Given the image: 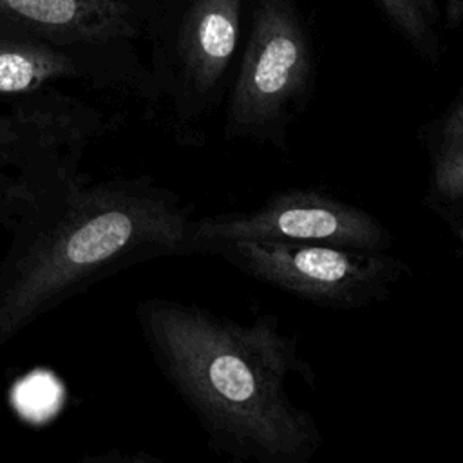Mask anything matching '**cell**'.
Segmentation results:
<instances>
[{
	"instance_id": "6da1fadb",
	"label": "cell",
	"mask_w": 463,
	"mask_h": 463,
	"mask_svg": "<svg viewBox=\"0 0 463 463\" xmlns=\"http://www.w3.org/2000/svg\"><path fill=\"white\" fill-rule=\"evenodd\" d=\"M137 320L212 449L235 461L313 459L320 429L286 387L293 374L313 380V369L273 315L239 324L195 304L150 298L137 306Z\"/></svg>"
},
{
	"instance_id": "7a4b0ae2",
	"label": "cell",
	"mask_w": 463,
	"mask_h": 463,
	"mask_svg": "<svg viewBox=\"0 0 463 463\" xmlns=\"http://www.w3.org/2000/svg\"><path fill=\"white\" fill-rule=\"evenodd\" d=\"M192 222L179 197L146 177L71 188L13 233L0 264V347L103 275L192 253Z\"/></svg>"
},
{
	"instance_id": "3957f363",
	"label": "cell",
	"mask_w": 463,
	"mask_h": 463,
	"mask_svg": "<svg viewBox=\"0 0 463 463\" xmlns=\"http://www.w3.org/2000/svg\"><path fill=\"white\" fill-rule=\"evenodd\" d=\"M56 87L0 107V226L11 233L81 183L83 150L105 128L103 112Z\"/></svg>"
},
{
	"instance_id": "277c9868",
	"label": "cell",
	"mask_w": 463,
	"mask_h": 463,
	"mask_svg": "<svg viewBox=\"0 0 463 463\" xmlns=\"http://www.w3.org/2000/svg\"><path fill=\"white\" fill-rule=\"evenodd\" d=\"M197 253L217 255L264 284L335 309L380 302L409 273V266L385 250L324 242L228 239L203 242Z\"/></svg>"
},
{
	"instance_id": "5b68a950",
	"label": "cell",
	"mask_w": 463,
	"mask_h": 463,
	"mask_svg": "<svg viewBox=\"0 0 463 463\" xmlns=\"http://www.w3.org/2000/svg\"><path fill=\"white\" fill-rule=\"evenodd\" d=\"M311 74V47L293 2L259 0L226 109L224 137L284 148L289 125L307 99Z\"/></svg>"
},
{
	"instance_id": "8992f818",
	"label": "cell",
	"mask_w": 463,
	"mask_h": 463,
	"mask_svg": "<svg viewBox=\"0 0 463 463\" xmlns=\"http://www.w3.org/2000/svg\"><path fill=\"white\" fill-rule=\"evenodd\" d=\"M253 239L324 242L385 250L389 230L365 210L317 190L275 192L251 212L217 213L192 222V253L208 241Z\"/></svg>"
},
{
	"instance_id": "52a82bcc",
	"label": "cell",
	"mask_w": 463,
	"mask_h": 463,
	"mask_svg": "<svg viewBox=\"0 0 463 463\" xmlns=\"http://www.w3.org/2000/svg\"><path fill=\"white\" fill-rule=\"evenodd\" d=\"M60 81L157 98L154 78L141 71L127 51L54 45L0 18V96L13 98Z\"/></svg>"
},
{
	"instance_id": "ba28073f",
	"label": "cell",
	"mask_w": 463,
	"mask_h": 463,
	"mask_svg": "<svg viewBox=\"0 0 463 463\" xmlns=\"http://www.w3.org/2000/svg\"><path fill=\"white\" fill-rule=\"evenodd\" d=\"M241 0H194L183 18L172 76L159 94L172 99L175 128L188 132L213 109L239 38Z\"/></svg>"
},
{
	"instance_id": "9c48e42d",
	"label": "cell",
	"mask_w": 463,
	"mask_h": 463,
	"mask_svg": "<svg viewBox=\"0 0 463 463\" xmlns=\"http://www.w3.org/2000/svg\"><path fill=\"white\" fill-rule=\"evenodd\" d=\"M0 18L43 42L127 51L146 22L143 0H0Z\"/></svg>"
},
{
	"instance_id": "30bf717a",
	"label": "cell",
	"mask_w": 463,
	"mask_h": 463,
	"mask_svg": "<svg viewBox=\"0 0 463 463\" xmlns=\"http://www.w3.org/2000/svg\"><path fill=\"white\" fill-rule=\"evenodd\" d=\"M432 181L447 199H463V101L447 116L434 152Z\"/></svg>"
},
{
	"instance_id": "8fae6325",
	"label": "cell",
	"mask_w": 463,
	"mask_h": 463,
	"mask_svg": "<svg viewBox=\"0 0 463 463\" xmlns=\"http://www.w3.org/2000/svg\"><path fill=\"white\" fill-rule=\"evenodd\" d=\"M392 24L427 58L436 56V0H378Z\"/></svg>"
}]
</instances>
